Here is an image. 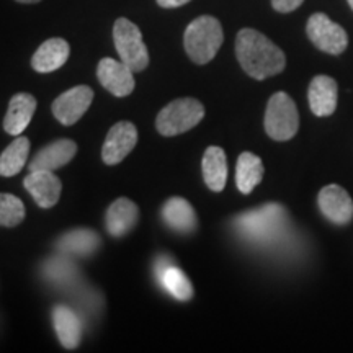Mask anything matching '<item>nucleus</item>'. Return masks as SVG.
Wrapping results in <instances>:
<instances>
[{
    "instance_id": "1",
    "label": "nucleus",
    "mask_w": 353,
    "mask_h": 353,
    "mask_svg": "<svg viewBox=\"0 0 353 353\" xmlns=\"http://www.w3.org/2000/svg\"><path fill=\"white\" fill-rule=\"evenodd\" d=\"M236 56L244 72L257 81L283 72L286 65L285 52L254 28H242L237 33Z\"/></svg>"
},
{
    "instance_id": "2",
    "label": "nucleus",
    "mask_w": 353,
    "mask_h": 353,
    "mask_svg": "<svg viewBox=\"0 0 353 353\" xmlns=\"http://www.w3.org/2000/svg\"><path fill=\"white\" fill-rule=\"evenodd\" d=\"M286 211L281 205L268 203L259 210L241 214L234 221V228L247 241L268 244L275 241L285 231Z\"/></svg>"
},
{
    "instance_id": "3",
    "label": "nucleus",
    "mask_w": 353,
    "mask_h": 353,
    "mask_svg": "<svg viewBox=\"0 0 353 353\" xmlns=\"http://www.w3.org/2000/svg\"><path fill=\"white\" fill-rule=\"evenodd\" d=\"M223 41V26L214 17H198L185 30V51L195 64H208L213 61Z\"/></svg>"
},
{
    "instance_id": "4",
    "label": "nucleus",
    "mask_w": 353,
    "mask_h": 353,
    "mask_svg": "<svg viewBox=\"0 0 353 353\" xmlns=\"http://www.w3.org/2000/svg\"><path fill=\"white\" fill-rule=\"evenodd\" d=\"M205 118V107L196 99H176L157 114L156 126L162 136H176L195 128Z\"/></svg>"
},
{
    "instance_id": "5",
    "label": "nucleus",
    "mask_w": 353,
    "mask_h": 353,
    "mask_svg": "<svg viewBox=\"0 0 353 353\" xmlns=\"http://www.w3.org/2000/svg\"><path fill=\"white\" fill-rule=\"evenodd\" d=\"M299 130V114L293 99L285 92L270 97L265 112V131L275 141H290Z\"/></svg>"
},
{
    "instance_id": "6",
    "label": "nucleus",
    "mask_w": 353,
    "mask_h": 353,
    "mask_svg": "<svg viewBox=\"0 0 353 353\" xmlns=\"http://www.w3.org/2000/svg\"><path fill=\"white\" fill-rule=\"evenodd\" d=\"M113 41L120 59L132 72H141L148 68L149 51L138 25L128 19H118L113 26Z\"/></svg>"
},
{
    "instance_id": "7",
    "label": "nucleus",
    "mask_w": 353,
    "mask_h": 353,
    "mask_svg": "<svg viewBox=\"0 0 353 353\" xmlns=\"http://www.w3.org/2000/svg\"><path fill=\"white\" fill-rule=\"evenodd\" d=\"M306 33L317 50L327 52V54H342L348 46L345 30L341 25L334 23L325 13H314L309 17Z\"/></svg>"
},
{
    "instance_id": "8",
    "label": "nucleus",
    "mask_w": 353,
    "mask_h": 353,
    "mask_svg": "<svg viewBox=\"0 0 353 353\" xmlns=\"http://www.w3.org/2000/svg\"><path fill=\"white\" fill-rule=\"evenodd\" d=\"M92 100H94V90L87 85H77L65 90L52 101V113L61 125H76L90 108Z\"/></svg>"
},
{
    "instance_id": "9",
    "label": "nucleus",
    "mask_w": 353,
    "mask_h": 353,
    "mask_svg": "<svg viewBox=\"0 0 353 353\" xmlns=\"http://www.w3.org/2000/svg\"><path fill=\"white\" fill-rule=\"evenodd\" d=\"M138 143V130L130 121H120L110 128L103 148H101V159L107 165H117L125 161L126 156L134 149Z\"/></svg>"
},
{
    "instance_id": "10",
    "label": "nucleus",
    "mask_w": 353,
    "mask_h": 353,
    "mask_svg": "<svg viewBox=\"0 0 353 353\" xmlns=\"http://www.w3.org/2000/svg\"><path fill=\"white\" fill-rule=\"evenodd\" d=\"M132 70L123 61L103 57L97 68V77L110 94L123 99L134 90V76Z\"/></svg>"
},
{
    "instance_id": "11",
    "label": "nucleus",
    "mask_w": 353,
    "mask_h": 353,
    "mask_svg": "<svg viewBox=\"0 0 353 353\" xmlns=\"http://www.w3.org/2000/svg\"><path fill=\"white\" fill-rule=\"evenodd\" d=\"M23 185L39 208L44 210L52 208L59 201L63 192L59 176H56L51 170H30V174L25 176Z\"/></svg>"
},
{
    "instance_id": "12",
    "label": "nucleus",
    "mask_w": 353,
    "mask_h": 353,
    "mask_svg": "<svg viewBox=\"0 0 353 353\" xmlns=\"http://www.w3.org/2000/svg\"><path fill=\"white\" fill-rule=\"evenodd\" d=\"M317 203L322 214L334 224L343 226L353 219V201L347 190L339 185H327L319 192Z\"/></svg>"
},
{
    "instance_id": "13",
    "label": "nucleus",
    "mask_w": 353,
    "mask_h": 353,
    "mask_svg": "<svg viewBox=\"0 0 353 353\" xmlns=\"http://www.w3.org/2000/svg\"><path fill=\"white\" fill-rule=\"evenodd\" d=\"M77 154V144L72 139H57L46 148H43L32 159L30 170H51L54 172L68 165Z\"/></svg>"
},
{
    "instance_id": "14",
    "label": "nucleus",
    "mask_w": 353,
    "mask_h": 353,
    "mask_svg": "<svg viewBox=\"0 0 353 353\" xmlns=\"http://www.w3.org/2000/svg\"><path fill=\"white\" fill-rule=\"evenodd\" d=\"M337 97L339 87L332 77L316 76L309 83V107L316 117H330L337 108Z\"/></svg>"
},
{
    "instance_id": "15",
    "label": "nucleus",
    "mask_w": 353,
    "mask_h": 353,
    "mask_svg": "<svg viewBox=\"0 0 353 353\" xmlns=\"http://www.w3.org/2000/svg\"><path fill=\"white\" fill-rule=\"evenodd\" d=\"M37 112V99L32 94H17L12 97L3 118V130L10 136H20L28 128Z\"/></svg>"
},
{
    "instance_id": "16",
    "label": "nucleus",
    "mask_w": 353,
    "mask_h": 353,
    "mask_svg": "<svg viewBox=\"0 0 353 353\" xmlns=\"http://www.w3.org/2000/svg\"><path fill=\"white\" fill-rule=\"evenodd\" d=\"M70 54L69 43L63 38L46 39L32 57V68L39 74L54 72L68 63Z\"/></svg>"
},
{
    "instance_id": "17",
    "label": "nucleus",
    "mask_w": 353,
    "mask_h": 353,
    "mask_svg": "<svg viewBox=\"0 0 353 353\" xmlns=\"http://www.w3.org/2000/svg\"><path fill=\"white\" fill-rule=\"evenodd\" d=\"M100 236L90 228L72 229V231L63 234L56 244L61 254L76 255V257H90L100 249Z\"/></svg>"
},
{
    "instance_id": "18",
    "label": "nucleus",
    "mask_w": 353,
    "mask_h": 353,
    "mask_svg": "<svg viewBox=\"0 0 353 353\" xmlns=\"http://www.w3.org/2000/svg\"><path fill=\"white\" fill-rule=\"evenodd\" d=\"M162 221L172 231L179 234H192L196 229L198 219L193 206L185 198H169L162 206Z\"/></svg>"
},
{
    "instance_id": "19",
    "label": "nucleus",
    "mask_w": 353,
    "mask_h": 353,
    "mask_svg": "<svg viewBox=\"0 0 353 353\" xmlns=\"http://www.w3.org/2000/svg\"><path fill=\"white\" fill-rule=\"evenodd\" d=\"M156 275L159 283L172 298L179 299V301H190L193 298L192 281L180 268L172 265L167 259L159 260L156 265Z\"/></svg>"
},
{
    "instance_id": "20",
    "label": "nucleus",
    "mask_w": 353,
    "mask_h": 353,
    "mask_svg": "<svg viewBox=\"0 0 353 353\" xmlns=\"http://www.w3.org/2000/svg\"><path fill=\"white\" fill-rule=\"evenodd\" d=\"M139 221V210L134 201L118 198L107 211V231L113 237H123L134 229Z\"/></svg>"
},
{
    "instance_id": "21",
    "label": "nucleus",
    "mask_w": 353,
    "mask_h": 353,
    "mask_svg": "<svg viewBox=\"0 0 353 353\" xmlns=\"http://www.w3.org/2000/svg\"><path fill=\"white\" fill-rule=\"evenodd\" d=\"M52 324H54L57 339L64 348L74 350L79 347L82 339V322L76 311L64 304H59L52 311Z\"/></svg>"
},
{
    "instance_id": "22",
    "label": "nucleus",
    "mask_w": 353,
    "mask_h": 353,
    "mask_svg": "<svg viewBox=\"0 0 353 353\" xmlns=\"http://www.w3.org/2000/svg\"><path fill=\"white\" fill-rule=\"evenodd\" d=\"M203 176L210 190L223 192L228 182V159L226 152L218 145H210L203 156Z\"/></svg>"
},
{
    "instance_id": "23",
    "label": "nucleus",
    "mask_w": 353,
    "mask_h": 353,
    "mask_svg": "<svg viewBox=\"0 0 353 353\" xmlns=\"http://www.w3.org/2000/svg\"><path fill=\"white\" fill-rule=\"evenodd\" d=\"M43 275L46 281L56 288H69L79 280L77 265L69 259V255H57L48 259L43 265Z\"/></svg>"
},
{
    "instance_id": "24",
    "label": "nucleus",
    "mask_w": 353,
    "mask_h": 353,
    "mask_svg": "<svg viewBox=\"0 0 353 353\" xmlns=\"http://www.w3.org/2000/svg\"><path fill=\"white\" fill-rule=\"evenodd\" d=\"M263 164L262 159L252 152H242L237 159L236 167V183L241 193L249 195L252 190L262 182Z\"/></svg>"
},
{
    "instance_id": "25",
    "label": "nucleus",
    "mask_w": 353,
    "mask_h": 353,
    "mask_svg": "<svg viewBox=\"0 0 353 353\" xmlns=\"http://www.w3.org/2000/svg\"><path fill=\"white\" fill-rule=\"evenodd\" d=\"M30 154V141L23 134L15 139L0 154V176H15L23 169Z\"/></svg>"
},
{
    "instance_id": "26",
    "label": "nucleus",
    "mask_w": 353,
    "mask_h": 353,
    "mask_svg": "<svg viewBox=\"0 0 353 353\" xmlns=\"http://www.w3.org/2000/svg\"><path fill=\"white\" fill-rule=\"evenodd\" d=\"M25 219V205L10 193H0V228H15Z\"/></svg>"
},
{
    "instance_id": "27",
    "label": "nucleus",
    "mask_w": 353,
    "mask_h": 353,
    "mask_svg": "<svg viewBox=\"0 0 353 353\" xmlns=\"http://www.w3.org/2000/svg\"><path fill=\"white\" fill-rule=\"evenodd\" d=\"M304 0H272V7L280 13H290L301 6Z\"/></svg>"
},
{
    "instance_id": "28",
    "label": "nucleus",
    "mask_w": 353,
    "mask_h": 353,
    "mask_svg": "<svg viewBox=\"0 0 353 353\" xmlns=\"http://www.w3.org/2000/svg\"><path fill=\"white\" fill-rule=\"evenodd\" d=\"M156 2L162 8H176V7L185 6V3H188L190 0H156Z\"/></svg>"
},
{
    "instance_id": "29",
    "label": "nucleus",
    "mask_w": 353,
    "mask_h": 353,
    "mask_svg": "<svg viewBox=\"0 0 353 353\" xmlns=\"http://www.w3.org/2000/svg\"><path fill=\"white\" fill-rule=\"evenodd\" d=\"M17 2H20V3H38L39 0H17Z\"/></svg>"
},
{
    "instance_id": "30",
    "label": "nucleus",
    "mask_w": 353,
    "mask_h": 353,
    "mask_svg": "<svg viewBox=\"0 0 353 353\" xmlns=\"http://www.w3.org/2000/svg\"><path fill=\"white\" fill-rule=\"evenodd\" d=\"M347 2H348V6H350L352 10H353V0H347Z\"/></svg>"
}]
</instances>
